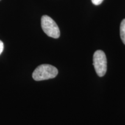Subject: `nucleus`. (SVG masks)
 I'll use <instances>...</instances> for the list:
<instances>
[{
	"label": "nucleus",
	"mask_w": 125,
	"mask_h": 125,
	"mask_svg": "<svg viewBox=\"0 0 125 125\" xmlns=\"http://www.w3.org/2000/svg\"><path fill=\"white\" fill-rule=\"evenodd\" d=\"M3 50H4V43L0 40V54L2 53Z\"/></svg>",
	"instance_id": "6"
},
{
	"label": "nucleus",
	"mask_w": 125,
	"mask_h": 125,
	"mask_svg": "<svg viewBox=\"0 0 125 125\" xmlns=\"http://www.w3.org/2000/svg\"><path fill=\"white\" fill-rule=\"evenodd\" d=\"M58 74V70L50 64H42L35 68L32 73V78L36 81L47 80L55 78Z\"/></svg>",
	"instance_id": "1"
},
{
	"label": "nucleus",
	"mask_w": 125,
	"mask_h": 125,
	"mask_svg": "<svg viewBox=\"0 0 125 125\" xmlns=\"http://www.w3.org/2000/svg\"><path fill=\"white\" fill-rule=\"evenodd\" d=\"M120 35L123 43L125 45V19H124L121 23L120 26Z\"/></svg>",
	"instance_id": "4"
},
{
	"label": "nucleus",
	"mask_w": 125,
	"mask_h": 125,
	"mask_svg": "<svg viewBox=\"0 0 125 125\" xmlns=\"http://www.w3.org/2000/svg\"><path fill=\"white\" fill-rule=\"evenodd\" d=\"M41 27L47 35L53 38H58L60 35L59 28L55 21L48 15L41 18Z\"/></svg>",
	"instance_id": "2"
},
{
	"label": "nucleus",
	"mask_w": 125,
	"mask_h": 125,
	"mask_svg": "<svg viewBox=\"0 0 125 125\" xmlns=\"http://www.w3.org/2000/svg\"><path fill=\"white\" fill-rule=\"evenodd\" d=\"M97 74L100 77L104 76L107 70V61L105 54L101 50H98L93 54V63Z\"/></svg>",
	"instance_id": "3"
},
{
	"label": "nucleus",
	"mask_w": 125,
	"mask_h": 125,
	"mask_svg": "<svg viewBox=\"0 0 125 125\" xmlns=\"http://www.w3.org/2000/svg\"><path fill=\"white\" fill-rule=\"evenodd\" d=\"M104 0H92V2L95 5H98L103 2Z\"/></svg>",
	"instance_id": "5"
},
{
	"label": "nucleus",
	"mask_w": 125,
	"mask_h": 125,
	"mask_svg": "<svg viewBox=\"0 0 125 125\" xmlns=\"http://www.w3.org/2000/svg\"><path fill=\"white\" fill-rule=\"evenodd\" d=\"M0 1H1V0H0Z\"/></svg>",
	"instance_id": "7"
}]
</instances>
